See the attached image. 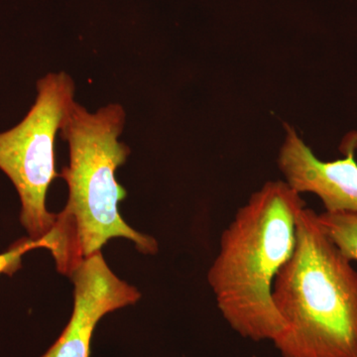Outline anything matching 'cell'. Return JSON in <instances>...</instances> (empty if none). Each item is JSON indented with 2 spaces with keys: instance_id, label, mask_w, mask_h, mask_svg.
<instances>
[{
  "instance_id": "6da1fadb",
  "label": "cell",
  "mask_w": 357,
  "mask_h": 357,
  "mask_svg": "<svg viewBox=\"0 0 357 357\" xmlns=\"http://www.w3.org/2000/svg\"><path fill=\"white\" fill-rule=\"evenodd\" d=\"M126 121L119 103L93 114L74 102L66 115L60 132L69 145L70 163L59 176L67 182L69 198L56 215L48 248L60 273L70 276L116 237L132 241L144 255L158 251L153 237L129 227L119 213V203L128 196L115 178V171L130 154L119 139Z\"/></svg>"
},
{
  "instance_id": "7a4b0ae2",
  "label": "cell",
  "mask_w": 357,
  "mask_h": 357,
  "mask_svg": "<svg viewBox=\"0 0 357 357\" xmlns=\"http://www.w3.org/2000/svg\"><path fill=\"white\" fill-rule=\"evenodd\" d=\"M304 208L301 194L285 181H269L223 230L208 282L222 318L244 338L273 342L283 331L272 290L295 250Z\"/></svg>"
},
{
  "instance_id": "3957f363",
  "label": "cell",
  "mask_w": 357,
  "mask_h": 357,
  "mask_svg": "<svg viewBox=\"0 0 357 357\" xmlns=\"http://www.w3.org/2000/svg\"><path fill=\"white\" fill-rule=\"evenodd\" d=\"M272 298L284 321L273 340L282 356L357 357V271L311 208L298 217L295 250Z\"/></svg>"
},
{
  "instance_id": "277c9868",
  "label": "cell",
  "mask_w": 357,
  "mask_h": 357,
  "mask_svg": "<svg viewBox=\"0 0 357 357\" xmlns=\"http://www.w3.org/2000/svg\"><path fill=\"white\" fill-rule=\"evenodd\" d=\"M75 102V84L65 72L50 73L37 83L34 105L20 123L0 133V170L15 187L20 222L29 238L48 249L56 215L46 198L56 172V135Z\"/></svg>"
},
{
  "instance_id": "5b68a950",
  "label": "cell",
  "mask_w": 357,
  "mask_h": 357,
  "mask_svg": "<svg viewBox=\"0 0 357 357\" xmlns=\"http://www.w3.org/2000/svg\"><path fill=\"white\" fill-rule=\"evenodd\" d=\"M70 277L75 285L74 311L61 337L41 357H89L100 319L141 297L137 289L112 271L102 252L84 260Z\"/></svg>"
},
{
  "instance_id": "8992f818",
  "label": "cell",
  "mask_w": 357,
  "mask_h": 357,
  "mask_svg": "<svg viewBox=\"0 0 357 357\" xmlns=\"http://www.w3.org/2000/svg\"><path fill=\"white\" fill-rule=\"evenodd\" d=\"M357 135L345 147V158L324 162L312 153L295 129L287 126L278 155V167L287 183L299 194L311 192L321 199L326 211H345L357 215Z\"/></svg>"
},
{
  "instance_id": "52a82bcc",
  "label": "cell",
  "mask_w": 357,
  "mask_h": 357,
  "mask_svg": "<svg viewBox=\"0 0 357 357\" xmlns=\"http://www.w3.org/2000/svg\"><path fill=\"white\" fill-rule=\"evenodd\" d=\"M321 230L345 257L357 261V215L345 211L317 213Z\"/></svg>"
},
{
  "instance_id": "ba28073f",
  "label": "cell",
  "mask_w": 357,
  "mask_h": 357,
  "mask_svg": "<svg viewBox=\"0 0 357 357\" xmlns=\"http://www.w3.org/2000/svg\"><path fill=\"white\" fill-rule=\"evenodd\" d=\"M34 248H39V244L27 238L18 241L6 252L0 253V275H13L21 267L22 256Z\"/></svg>"
}]
</instances>
